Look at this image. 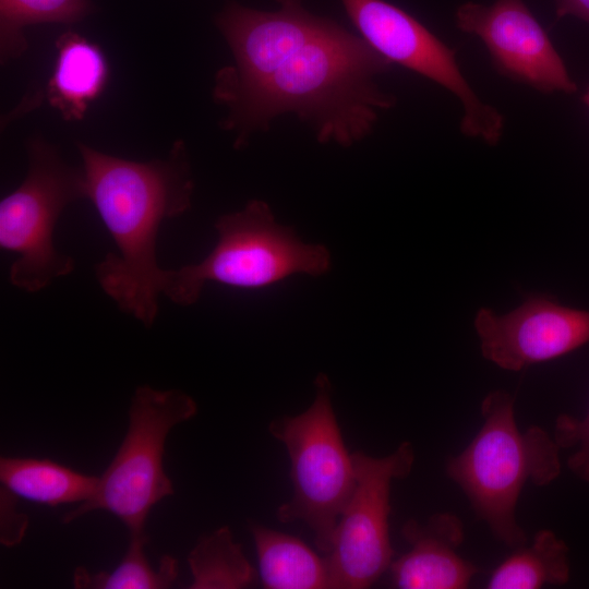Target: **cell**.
Segmentation results:
<instances>
[{
    "mask_svg": "<svg viewBox=\"0 0 589 589\" xmlns=\"http://www.w3.org/2000/svg\"><path fill=\"white\" fill-rule=\"evenodd\" d=\"M314 386L315 398L305 411L273 419L268 431L287 448L293 486L276 517L285 524L302 520L314 533L317 550L327 555L354 490L356 472L333 409L328 376L318 373Z\"/></svg>",
    "mask_w": 589,
    "mask_h": 589,
    "instance_id": "cell-5",
    "label": "cell"
},
{
    "mask_svg": "<svg viewBox=\"0 0 589 589\" xmlns=\"http://www.w3.org/2000/svg\"><path fill=\"white\" fill-rule=\"evenodd\" d=\"M108 80L109 64L98 45L72 31L57 38L47 99L65 120L83 119Z\"/></svg>",
    "mask_w": 589,
    "mask_h": 589,
    "instance_id": "cell-13",
    "label": "cell"
},
{
    "mask_svg": "<svg viewBox=\"0 0 589 589\" xmlns=\"http://www.w3.org/2000/svg\"><path fill=\"white\" fill-rule=\"evenodd\" d=\"M215 229L218 241L204 260L166 271L163 293L173 303L193 304L208 281L262 289L294 274L318 277L330 268L328 249L301 241L291 227L276 221L262 200L221 215Z\"/></svg>",
    "mask_w": 589,
    "mask_h": 589,
    "instance_id": "cell-4",
    "label": "cell"
},
{
    "mask_svg": "<svg viewBox=\"0 0 589 589\" xmlns=\"http://www.w3.org/2000/svg\"><path fill=\"white\" fill-rule=\"evenodd\" d=\"M1 543L13 546L21 542L26 527L27 517L15 510V495L8 489L1 488Z\"/></svg>",
    "mask_w": 589,
    "mask_h": 589,
    "instance_id": "cell-21",
    "label": "cell"
},
{
    "mask_svg": "<svg viewBox=\"0 0 589 589\" xmlns=\"http://www.w3.org/2000/svg\"><path fill=\"white\" fill-rule=\"evenodd\" d=\"M190 589H240L251 586L255 570L228 526L199 540L188 555Z\"/></svg>",
    "mask_w": 589,
    "mask_h": 589,
    "instance_id": "cell-17",
    "label": "cell"
},
{
    "mask_svg": "<svg viewBox=\"0 0 589 589\" xmlns=\"http://www.w3.org/2000/svg\"><path fill=\"white\" fill-rule=\"evenodd\" d=\"M553 437L560 448H577L568 457L567 466L577 478L589 483V409L582 418L560 414L555 420Z\"/></svg>",
    "mask_w": 589,
    "mask_h": 589,
    "instance_id": "cell-20",
    "label": "cell"
},
{
    "mask_svg": "<svg viewBox=\"0 0 589 589\" xmlns=\"http://www.w3.org/2000/svg\"><path fill=\"white\" fill-rule=\"evenodd\" d=\"M95 11L91 0H0L2 61L15 59L27 48L24 28L34 24H73Z\"/></svg>",
    "mask_w": 589,
    "mask_h": 589,
    "instance_id": "cell-18",
    "label": "cell"
},
{
    "mask_svg": "<svg viewBox=\"0 0 589 589\" xmlns=\"http://www.w3.org/2000/svg\"><path fill=\"white\" fill-rule=\"evenodd\" d=\"M582 100H584V103L587 105V107L589 108V89H588L587 93L584 95Z\"/></svg>",
    "mask_w": 589,
    "mask_h": 589,
    "instance_id": "cell-23",
    "label": "cell"
},
{
    "mask_svg": "<svg viewBox=\"0 0 589 589\" xmlns=\"http://www.w3.org/2000/svg\"><path fill=\"white\" fill-rule=\"evenodd\" d=\"M276 2L277 10L262 11L230 1L214 17L233 56L213 87L214 100L228 110L221 128L242 148L253 133L291 112L321 143L347 147L361 141L378 112L396 104L375 82L393 63L302 0Z\"/></svg>",
    "mask_w": 589,
    "mask_h": 589,
    "instance_id": "cell-1",
    "label": "cell"
},
{
    "mask_svg": "<svg viewBox=\"0 0 589 589\" xmlns=\"http://www.w3.org/2000/svg\"><path fill=\"white\" fill-rule=\"evenodd\" d=\"M147 537H130L128 550L111 572L91 574L85 567L74 570L73 586L77 589H165L172 586L178 576L177 560L164 555L154 570L145 555Z\"/></svg>",
    "mask_w": 589,
    "mask_h": 589,
    "instance_id": "cell-19",
    "label": "cell"
},
{
    "mask_svg": "<svg viewBox=\"0 0 589 589\" xmlns=\"http://www.w3.org/2000/svg\"><path fill=\"white\" fill-rule=\"evenodd\" d=\"M262 585L267 589H332L327 557L318 556L302 540L250 524Z\"/></svg>",
    "mask_w": 589,
    "mask_h": 589,
    "instance_id": "cell-14",
    "label": "cell"
},
{
    "mask_svg": "<svg viewBox=\"0 0 589 589\" xmlns=\"http://www.w3.org/2000/svg\"><path fill=\"white\" fill-rule=\"evenodd\" d=\"M0 481L15 496L57 506L89 500L97 491L99 477L47 458L1 457Z\"/></svg>",
    "mask_w": 589,
    "mask_h": 589,
    "instance_id": "cell-15",
    "label": "cell"
},
{
    "mask_svg": "<svg viewBox=\"0 0 589 589\" xmlns=\"http://www.w3.org/2000/svg\"><path fill=\"white\" fill-rule=\"evenodd\" d=\"M474 327L485 359L504 370L519 371L586 345L589 311L564 306L549 296L536 294L503 315L481 308Z\"/></svg>",
    "mask_w": 589,
    "mask_h": 589,
    "instance_id": "cell-11",
    "label": "cell"
},
{
    "mask_svg": "<svg viewBox=\"0 0 589 589\" xmlns=\"http://www.w3.org/2000/svg\"><path fill=\"white\" fill-rule=\"evenodd\" d=\"M361 37L393 64L405 67L449 91L462 105L465 136L496 145L504 117L484 104L461 73L456 51L421 22L385 0H340Z\"/></svg>",
    "mask_w": 589,
    "mask_h": 589,
    "instance_id": "cell-8",
    "label": "cell"
},
{
    "mask_svg": "<svg viewBox=\"0 0 589 589\" xmlns=\"http://www.w3.org/2000/svg\"><path fill=\"white\" fill-rule=\"evenodd\" d=\"M557 19L576 16L589 24V0H554Z\"/></svg>",
    "mask_w": 589,
    "mask_h": 589,
    "instance_id": "cell-22",
    "label": "cell"
},
{
    "mask_svg": "<svg viewBox=\"0 0 589 589\" xmlns=\"http://www.w3.org/2000/svg\"><path fill=\"white\" fill-rule=\"evenodd\" d=\"M351 456L356 486L326 555L332 589L369 588L389 569L394 556L388 525L390 486L393 480L410 473L414 461L409 442L385 457L363 452Z\"/></svg>",
    "mask_w": 589,
    "mask_h": 589,
    "instance_id": "cell-9",
    "label": "cell"
},
{
    "mask_svg": "<svg viewBox=\"0 0 589 589\" xmlns=\"http://www.w3.org/2000/svg\"><path fill=\"white\" fill-rule=\"evenodd\" d=\"M569 549L552 530L538 531L530 545L515 548L492 572L489 589H538L569 580Z\"/></svg>",
    "mask_w": 589,
    "mask_h": 589,
    "instance_id": "cell-16",
    "label": "cell"
},
{
    "mask_svg": "<svg viewBox=\"0 0 589 589\" xmlns=\"http://www.w3.org/2000/svg\"><path fill=\"white\" fill-rule=\"evenodd\" d=\"M483 424L468 446L446 465L477 516L509 548L527 543L516 507L527 483L544 486L561 473L560 447L540 426L520 431L514 399L505 390L489 393L481 404Z\"/></svg>",
    "mask_w": 589,
    "mask_h": 589,
    "instance_id": "cell-3",
    "label": "cell"
},
{
    "mask_svg": "<svg viewBox=\"0 0 589 589\" xmlns=\"http://www.w3.org/2000/svg\"><path fill=\"white\" fill-rule=\"evenodd\" d=\"M456 26L478 36L498 73L538 92L573 94L576 83L524 0L468 1L455 13Z\"/></svg>",
    "mask_w": 589,
    "mask_h": 589,
    "instance_id": "cell-10",
    "label": "cell"
},
{
    "mask_svg": "<svg viewBox=\"0 0 589 589\" xmlns=\"http://www.w3.org/2000/svg\"><path fill=\"white\" fill-rule=\"evenodd\" d=\"M85 199L95 206L117 247L96 264L104 292L124 313L152 327L158 314L166 271L156 256L157 236L165 219L184 214L194 181L183 141L166 158L135 161L77 143Z\"/></svg>",
    "mask_w": 589,
    "mask_h": 589,
    "instance_id": "cell-2",
    "label": "cell"
},
{
    "mask_svg": "<svg viewBox=\"0 0 589 589\" xmlns=\"http://www.w3.org/2000/svg\"><path fill=\"white\" fill-rule=\"evenodd\" d=\"M410 550L392 562L393 587L399 589H464L479 568L458 554L465 539L464 524L452 513H437L401 528Z\"/></svg>",
    "mask_w": 589,
    "mask_h": 589,
    "instance_id": "cell-12",
    "label": "cell"
},
{
    "mask_svg": "<svg viewBox=\"0 0 589 589\" xmlns=\"http://www.w3.org/2000/svg\"><path fill=\"white\" fill-rule=\"evenodd\" d=\"M197 412L195 400L179 389L160 390L139 386L129 409V426L112 461L99 477L96 493L65 513L63 524L103 509L118 517L130 537L145 534L153 506L173 494L163 466L165 442L178 423Z\"/></svg>",
    "mask_w": 589,
    "mask_h": 589,
    "instance_id": "cell-6",
    "label": "cell"
},
{
    "mask_svg": "<svg viewBox=\"0 0 589 589\" xmlns=\"http://www.w3.org/2000/svg\"><path fill=\"white\" fill-rule=\"evenodd\" d=\"M26 149L27 175L0 202V247L17 254L10 283L37 292L74 269L73 259L56 249L53 233L64 208L85 199V182L83 170L67 164L44 137H31Z\"/></svg>",
    "mask_w": 589,
    "mask_h": 589,
    "instance_id": "cell-7",
    "label": "cell"
}]
</instances>
